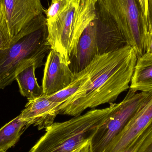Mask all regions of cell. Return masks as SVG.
Here are the masks:
<instances>
[{"instance_id":"1","label":"cell","mask_w":152,"mask_h":152,"mask_svg":"<svg viewBox=\"0 0 152 152\" xmlns=\"http://www.w3.org/2000/svg\"><path fill=\"white\" fill-rule=\"evenodd\" d=\"M137 59L134 50L129 45L96 56L89 64L88 78L61 104L59 114L76 117L88 108L113 103L129 88Z\"/></svg>"},{"instance_id":"2","label":"cell","mask_w":152,"mask_h":152,"mask_svg":"<svg viewBox=\"0 0 152 152\" xmlns=\"http://www.w3.org/2000/svg\"><path fill=\"white\" fill-rule=\"evenodd\" d=\"M47 38L46 17L42 14L12 37L9 48L0 50V89L11 85L28 67L44 64L45 55L52 50Z\"/></svg>"},{"instance_id":"3","label":"cell","mask_w":152,"mask_h":152,"mask_svg":"<svg viewBox=\"0 0 152 152\" xmlns=\"http://www.w3.org/2000/svg\"><path fill=\"white\" fill-rule=\"evenodd\" d=\"M94 109L62 122H54L29 152H73L90 141L118 104Z\"/></svg>"},{"instance_id":"4","label":"cell","mask_w":152,"mask_h":152,"mask_svg":"<svg viewBox=\"0 0 152 152\" xmlns=\"http://www.w3.org/2000/svg\"><path fill=\"white\" fill-rule=\"evenodd\" d=\"M127 42L116 22L99 6L96 17L81 34L69 58L74 74L86 68L96 56L120 50Z\"/></svg>"},{"instance_id":"5","label":"cell","mask_w":152,"mask_h":152,"mask_svg":"<svg viewBox=\"0 0 152 152\" xmlns=\"http://www.w3.org/2000/svg\"><path fill=\"white\" fill-rule=\"evenodd\" d=\"M97 2L98 0H69L55 19L46 22L49 44L69 66L81 34L96 18Z\"/></svg>"},{"instance_id":"6","label":"cell","mask_w":152,"mask_h":152,"mask_svg":"<svg viewBox=\"0 0 152 152\" xmlns=\"http://www.w3.org/2000/svg\"><path fill=\"white\" fill-rule=\"evenodd\" d=\"M98 4L119 28L137 58L146 53V18L137 0H98Z\"/></svg>"},{"instance_id":"7","label":"cell","mask_w":152,"mask_h":152,"mask_svg":"<svg viewBox=\"0 0 152 152\" xmlns=\"http://www.w3.org/2000/svg\"><path fill=\"white\" fill-rule=\"evenodd\" d=\"M152 92L129 88L124 100L97 129L90 141L93 152H104L110 143L122 131L137 113L148 102Z\"/></svg>"},{"instance_id":"8","label":"cell","mask_w":152,"mask_h":152,"mask_svg":"<svg viewBox=\"0 0 152 152\" xmlns=\"http://www.w3.org/2000/svg\"><path fill=\"white\" fill-rule=\"evenodd\" d=\"M12 37H14L32 20L43 14L41 0H0Z\"/></svg>"},{"instance_id":"9","label":"cell","mask_w":152,"mask_h":152,"mask_svg":"<svg viewBox=\"0 0 152 152\" xmlns=\"http://www.w3.org/2000/svg\"><path fill=\"white\" fill-rule=\"evenodd\" d=\"M75 74L61 54L52 49L45 65L42 82L43 95H51L66 88L72 82Z\"/></svg>"},{"instance_id":"10","label":"cell","mask_w":152,"mask_h":152,"mask_svg":"<svg viewBox=\"0 0 152 152\" xmlns=\"http://www.w3.org/2000/svg\"><path fill=\"white\" fill-rule=\"evenodd\" d=\"M152 126V95L121 132L110 143L104 152H120L128 147L137 137Z\"/></svg>"},{"instance_id":"11","label":"cell","mask_w":152,"mask_h":152,"mask_svg":"<svg viewBox=\"0 0 152 152\" xmlns=\"http://www.w3.org/2000/svg\"><path fill=\"white\" fill-rule=\"evenodd\" d=\"M61 104L50 101L47 96L43 95L28 100L20 116L28 127L34 125L37 126L38 130L45 129L54 123L57 115L59 114Z\"/></svg>"},{"instance_id":"12","label":"cell","mask_w":152,"mask_h":152,"mask_svg":"<svg viewBox=\"0 0 152 152\" xmlns=\"http://www.w3.org/2000/svg\"><path fill=\"white\" fill-rule=\"evenodd\" d=\"M130 88L137 92H152V54L146 53L137 58Z\"/></svg>"},{"instance_id":"13","label":"cell","mask_w":152,"mask_h":152,"mask_svg":"<svg viewBox=\"0 0 152 152\" xmlns=\"http://www.w3.org/2000/svg\"><path fill=\"white\" fill-rule=\"evenodd\" d=\"M37 67L33 65L22 70L16 76L20 94L28 100L34 99L43 95L42 87L38 84L35 76Z\"/></svg>"},{"instance_id":"14","label":"cell","mask_w":152,"mask_h":152,"mask_svg":"<svg viewBox=\"0 0 152 152\" xmlns=\"http://www.w3.org/2000/svg\"><path fill=\"white\" fill-rule=\"evenodd\" d=\"M20 115L0 129V151H6L14 146L28 127Z\"/></svg>"},{"instance_id":"15","label":"cell","mask_w":152,"mask_h":152,"mask_svg":"<svg viewBox=\"0 0 152 152\" xmlns=\"http://www.w3.org/2000/svg\"><path fill=\"white\" fill-rule=\"evenodd\" d=\"M90 66L79 73L75 74L74 79L70 84L64 89L53 94L47 96L50 101L62 104L71 96L76 93L78 89L86 82L89 77Z\"/></svg>"},{"instance_id":"16","label":"cell","mask_w":152,"mask_h":152,"mask_svg":"<svg viewBox=\"0 0 152 152\" xmlns=\"http://www.w3.org/2000/svg\"><path fill=\"white\" fill-rule=\"evenodd\" d=\"M12 40V37L9 31L3 10L1 7L0 12V50L9 48Z\"/></svg>"},{"instance_id":"17","label":"cell","mask_w":152,"mask_h":152,"mask_svg":"<svg viewBox=\"0 0 152 152\" xmlns=\"http://www.w3.org/2000/svg\"><path fill=\"white\" fill-rule=\"evenodd\" d=\"M51 4L47 10H44L46 22L55 19L66 6L69 0H51Z\"/></svg>"},{"instance_id":"18","label":"cell","mask_w":152,"mask_h":152,"mask_svg":"<svg viewBox=\"0 0 152 152\" xmlns=\"http://www.w3.org/2000/svg\"><path fill=\"white\" fill-rule=\"evenodd\" d=\"M152 132V126L143 132L128 147L120 152H136L143 142Z\"/></svg>"},{"instance_id":"19","label":"cell","mask_w":152,"mask_h":152,"mask_svg":"<svg viewBox=\"0 0 152 152\" xmlns=\"http://www.w3.org/2000/svg\"><path fill=\"white\" fill-rule=\"evenodd\" d=\"M146 27L148 34L152 31V0H147Z\"/></svg>"},{"instance_id":"20","label":"cell","mask_w":152,"mask_h":152,"mask_svg":"<svg viewBox=\"0 0 152 152\" xmlns=\"http://www.w3.org/2000/svg\"><path fill=\"white\" fill-rule=\"evenodd\" d=\"M136 152H152V132L143 142Z\"/></svg>"},{"instance_id":"21","label":"cell","mask_w":152,"mask_h":152,"mask_svg":"<svg viewBox=\"0 0 152 152\" xmlns=\"http://www.w3.org/2000/svg\"><path fill=\"white\" fill-rule=\"evenodd\" d=\"M91 141V140H90ZM90 141L87 142L81 147L73 152H93L91 148Z\"/></svg>"},{"instance_id":"22","label":"cell","mask_w":152,"mask_h":152,"mask_svg":"<svg viewBox=\"0 0 152 152\" xmlns=\"http://www.w3.org/2000/svg\"><path fill=\"white\" fill-rule=\"evenodd\" d=\"M146 53L152 54V31L149 33L147 39Z\"/></svg>"},{"instance_id":"23","label":"cell","mask_w":152,"mask_h":152,"mask_svg":"<svg viewBox=\"0 0 152 152\" xmlns=\"http://www.w3.org/2000/svg\"><path fill=\"white\" fill-rule=\"evenodd\" d=\"M139 4L141 5L142 10L145 15L146 18V12H147V0H137Z\"/></svg>"},{"instance_id":"24","label":"cell","mask_w":152,"mask_h":152,"mask_svg":"<svg viewBox=\"0 0 152 152\" xmlns=\"http://www.w3.org/2000/svg\"><path fill=\"white\" fill-rule=\"evenodd\" d=\"M1 2H0V12L1 10Z\"/></svg>"},{"instance_id":"25","label":"cell","mask_w":152,"mask_h":152,"mask_svg":"<svg viewBox=\"0 0 152 152\" xmlns=\"http://www.w3.org/2000/svg\"><path fill=\"white\" fill-rule=\"evenodd\" d=\"M0 152H4V151H1Z\"/></svg>"}]
</instances>
